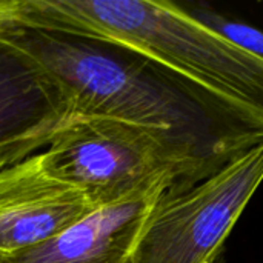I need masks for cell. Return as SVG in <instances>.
<instances>
[{
    "label": "cell",
    "mask_w": 263,
    "mask_h": 263,
    "mask_svg": "<svg viewBox=\"0 0 263 263\" xmlns=\"http://www.w3.org/2000/svg\"><path fill=\"white\" fill-rule=\"evenodd\" d=\"M0 22L102 42L143 59L263 136V59L151 0H0Z\"/></svg>",
    "instance_id": "cell-1"
},
{
    "label": "cell",
    "mask_w": 263,
    "mask_h": 263,
    "mask_svg": "<svg viewBox=\"0 0 263 263\" xmlns=\"http://www.w3.org/2000/svg\"><path fill=\"white\" fill-rule=\"evenodd\" d=\"M0 40L54 83L71 116L157 129L223 162L263 140L259 133L120 48L8 22H0Z\"/></svg>",
    "instance_id": "cell-2"
},
{
    "label": "cell",
    "mask_w": 263,
    "mask_h": 263,
    "mask_svg": "<svg viewBox=\"0 0 263 263\" xmlns=\"http://www.w3.org/2000/svg\"><path fill=\"white\" fill-rule=\"evenodd\" d=\"M43 166L96 206L163 180L194 185L227 162L157 129L103 117L69 119L40 153Z\"/></svg>",
    "instance_id": "cell-3"
},
{
    "label": "cell",
    "mask_w": 263,
    "mask_h": 263,
    "mask_svg": "<svg viewBox=\"0 0 263 263\" xmlns=\"http://www.w3.org/2000/svg\"><path fill=\"white\" fill-rule=\"evenodd\" d=\"M263 182V140L188 188L170 190L125 263H213Z\"/></svg>",
    "instance_id": "cell-4"
},
{
    "label": "cell",
    "mask_w": 263,
    "mask_h": 263,
    "mask_svg": "<svg viewBox=\"0 0 263 263\" xmlns=\"http://www.w3.org/2000/svg\"><path fill=\"white\" fill-rule=\"evenodd\" d=\"M76 186L57 179L40 153L0 171V256L34 248L92 213Z\"/></svg>",
    "instance_id": "cell-5"
},
{
    "label": "cell",
    "mask_w": 263,
    "mask_h": 263,
    "mask_svg": "<svg viewBox=\"0 0 263 263\" xmlns=\"http://www.w3.org/2000/svg\"><path fill=\"white\" fill-rule=\"evenodd\" d=\"M69 116L54 83L0 40V171L42 153Z\"/></svg>",
    "instance_id": "cell-6"
},
{
    "label": "cell",
    "mask_w": 263,
    "mask_h": 263,
    "mask_svg": "<svg viewBox=\"0 0 263 263\" xmlns=\"http://www.w3.org/2000/svg\"><path fill=\"white\" fill-rule=\"evenodd\" d=\"M188 186L193 185L179 180H163L151 185L116 203L96 208L59 236L8 260L9 263H125L157 202L170 190Z\"/></svg>",
    "instance_id": "cell-7"
},
{
    "label": "cell",
    "mask_w": 263,
    "mask_h": 263,
    "mask_svg": "<svg viewBox=\"0 0 263 263\" xmlns=\"http://www.w3.org/2000/svg\"><path fill=\"white\" fill-rule=\"evenodd\" d=\"M180 6L193 15L196 20L203 23L205 26L211 28L213 31L222 34L228 40L234 42L236 45L242 46L243 49L250 51L251 54L263 59V31L245 23L242 20L231 18L228 15H223L211 8H208L203 3H180Z\"/></svg>",
    "instance_id": "cell-8"
},
{
    "label": "cell",
    "mask_w": 263,
    "mask_h": 263,
    "mask_svg": "<svg viewBox=\"0 0 263 263\" xmlns=\"http://www.w3.org/2000/svg\"><path fill=\"white\" fill-rule=\"evenodd\" d=\"M0 263H9V260H8V259H5V257H2V256H0Z\"/></svg>",
    "instance_id": "cell-9"
}]
</instances>
